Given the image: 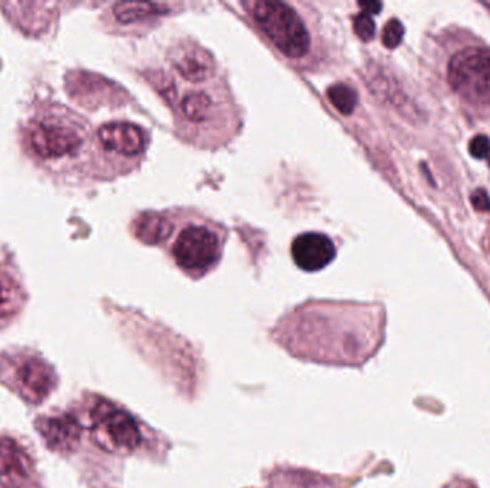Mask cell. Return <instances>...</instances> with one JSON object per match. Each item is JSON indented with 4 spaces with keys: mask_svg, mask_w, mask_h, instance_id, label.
<instances>
[{
    "mask_svg": "<svg viewBox=\"0 0 490 488\" xmlns=\"http://www.w3.org/2000/svg\"><path fill=\"white\" fill-rule=\"evenodd\" d=\"M20 145L36 168L58 181L88 174L95 163V132L64 105H35L20 126Z\"/></svg>",
    "mask_w": 490,
    "mask_h": 488,
    "instance_id": "cell-1",
    "label": "cell"
},
{
    "mask_svg": "<svg viewBox=\"0 0 490 488\" xmlns=\"http://www.w3.org/2000/svg\"><path fill=\"white\" fill-rule=\"evenodd\" d=\"M261 34L267 36L282 55L291 60H303L312 51L309 27L293 6L282 2H251L247 4Z\"/></svg>",
    "mask_w": 490,
    "mask_h": 488,
    "instance_id": "cell-2",
    "label": "cell"
},
{
    "mask_svg": "<svg viewBox=\"0 0 490 488\" xmlns=\"http://www.w3.org/2000/svg\"><path fill=\"white\" fill-rule=\"evenodd\" d=\"M207 83L193 85L179 97L168 98L175 106L179 128L186 130L188 137L205 141L221 135L219 130L225 116L233 119V111L224 98L223 88Z\"/></svg>",
    "mask_w": 490,
    "mask_h": 488,
    "instance_id": "cell-3",
    "label": "cell"
},
{
    "mask_svg": "<svg viewBox=\"0 0 490 488\" xmlns=\"http://www.w3.org/2000/svg\"><path fill=\"white\" fill-rule=\"evenodd\" d=\"M223 235L218 228L205 222L184 226L171 245L175 264L184 272L202 277L218 264L223 256Z\"/></svg>",
    "mask_w": 490,
    "mask_h": 488,
    "instance_id": "cell-4",
    "label": "cell"
},
{
    "mask_svg": "<svg viewBox=\"0 0 490 488\" xmlns=\"http://www.w3.org/2000/svg\"><path fill=\"white\" fill-rule=\"evenodd\" d=\"M447 81L469 104L490 106V49L464 48L454 53Z\"/></svg>",
    "mask_w": 490,
    "mask_h": 488,
    "instance_id": "cell-5",
    "label": "cell"
},
{
    "mask_svg": "<svg viewBox=\"0 0 490 488\" xmlns=\"http://www.w3.org/2000/svg\"><path fill=\"white\" fill-rule=\"evenodd\" d=\"M92 421L93 438L107 452L130 453L141 444V433L134 418L107 401L95 405Z\"/></svg>",
    "mask_w": 490,
    "mask_h": 488,
    "instance_id": "cell-6",
    "label": "cell"
},
{
    "mask_svg": "<svg viewBox=\"0 0 490 488\" xmlns=\"http://www.w3.org/2000/svg\"><path fill=\"white\" fill-rule=\"evenodd\" d=\"M148 135L135 123L114 121L95 130L97 161H137L146 152Z\"/></svg>",
    "mask_w": 490,
    "mask_h": 488,
    "instance_id": "cell-7",
    "label": "cell"
},
{
    "mask_svg": "<svg viewBox=\"0 0 490 488\" xmlns=\"http://www.w3.org/2000/svg\"><path fill=\"white\" fill-rule=\"evenodd\" d=\"M13 382L16 390L29 403H41L55 387L52 368L35 357H25L13 366Z\"/></svg>",
    "mask_w": 490,
    "mask_h": 488,
    "instance_id": "cell-8",
    "label": "cell"
},
{
    "mask_svg": "<svg viewBox=\"0 0 490 488\" xmlns=\"http://www.w3.org/2000/svg\"><path fill=\"white\" fill-rule=\"evenodd\" d=\"M170 60L178 78L191 85L214 81L216 62L205 49L197 44H190L188 42L179 44L172 51Z\"/></svg>",
    "mask_w": 490,
    "mask_h": 488,
    "instance_id": "cell-9",
    "label": "cell"
},
{
    "mask_svg": "<svg viewBox=\"0 0 490 488\" xmlns=\"http://www.w3.org/2000/svg\"><path fill=\"white\" fill-rule=\"evenodd\" d=\"M291 256L301 270L316 272L336 258V245L324 233H301L291 244Z\"/></svg>",
    "mask_w": 490,
    "mask_h": 488,
    "instance_id": "cell-10",
    "label": "cell"
},
{
    "mask_svg": "<svg viewBox=\"0 0 490 488\" xmlns=\"http://www.w3.org/2000/svg\"><path fill=\"white\" fill-rule=\"evenodd\" d=\"M28 453L11 438H0V488H23L32 477Z\"/></svg>",
    "mask_w": 490,
    "mask_h": 488,
    "instance_id": "cell-11",
    "label": "cell"
},
{
    "mask_svg": "<svg viewBox=\"0 0 490 488\" xmlns=\"http://www.w3.org/2000/svg\"><path fill=\"white\" fill-rule=\"evenodd\" d=\"M36 429L46 445L58 453L72 452L81 437L78 420L67 414L42 417L36 421Z\"/></svg>",
    "mask_w": 490,
    "mask_h": 488,
    "instance_id": "cell-12",
    "label": "cell"
},
{
    "mask_svg": "<svg viewBox=\"0 0 490 488\" xmlns=\"http://www.w3.org/2000/svg\"><path fill=\"white\" fill-rule=\"evenodd\" d=\"M27 303L22 282L12 274L8 266L0 264V327L15 319Z\"/></svg>",
    "mask_w": 490,
    "mask_h": 488,
    "instance_id": "cell-13",
    "label": "cell"
},
{
    "mask_svg": "<svg viewBox=\"0 0 490 488\" xmlns=\"http://www.w3.org/2000/svg\"><path fill=\"white\" fill-rule=\"evenodd\" d=\"M135 235L146 244H158L161 240H167L171 233V226L167 219L160 215H144L135 222Z\"/></svg>",
    "mask_w": 490,
    "mask_h": 488,
    "instance_id": "cell-14",
    "label": "cell"
},
{
    "mask_svg": "<svg viewBox=\"0 0 490 488\" xmlns=\"http://www.w3.org/2000/svg\"><path fill=\"white\" fill-rule=\"evenodd\" d=\"M163 4H116L112 8V13L116 22L121 25H132L135 22L146 20L165 12Z\"/></svg>",
    "mask_w": 490,
    "mask_h": 488,
    "instance_id": "cell-15",
    "label": "cell"
},
{
    "mask_svg": "<svg viewBox=\"0 0 490 488\" xmlns=\"http://www.w3.org/2000/svg\"><path fill=\"white\" fill-rule=\"evenodd\" d=\"M327 98L342 115H352L359 100L356 91L343 82H338L327 89Z\"/></svg>",
    "mask_w": 490,
    "mask_h": 488,
    "instance_id": "cell-16",
    "label": "cell"
},
{
    "mask_svg": "<svg viewBox=\"0 0 490 488\" xmlns=\"http://www.w3.org/2000/svg\"><path fill=\"white\" fill-rule=\"evenodd\" d=\"M405 27L398 19H391L383 29L382 42L387 49H396L403 41Z\"/></svg>",
    "mask_w": 490,
    "mask_h": 488,
    "instance_id": "cell-17",
    "label": "cell"
},
{
    "mask_svg": "<svg viewBox=\"0 0 490 488\" xmlns=\"http://www.w3.org/2000/svg\"><path fill=\"white\" fill-rule=\"evenodd\" d=\"M353 28L359 39H361L363 42H370L373 37H375V20H373L372 16L368 15V13H363V12L359 13V15L354 18Z\"/></svg>",
    "mask_w": 490,
    "mask_h": 488,
    "instance_id": "cell-18",
    "label": "cell"
},
{
    "mask_svg": "<svg viewBox=\"0 0 490 488\" xmlns=\"http://www.w3.org/2000/svg\"><path fill=\"white\" fill-rule=\"evenodd\" d=\"M469 152H470V155L476 158V160L486 158L490 152L489 138L486 135H476L472 141H470V144H469Z\"/></svg>",
    "mask_w": 490,
    "mask_h": 488,
    "instance_id": "cell-19",
    "label": "cell"
},
{
    "mask_svg": "<svg viewBox=\"0 0 490 488\" xmlns=\"http://www.w3.org/2000/svg\"><path fill=\"white\" fill-rule=\"evenodd\" d=\"M470 202L478 212L490 211V198L486 189L478 188L470 195Z\"/></svg>",
    "mask_w": 490,
    "mask_h": 488,
    "instance_id": "cell-20",
    "label": "cell"
},
{
    "mask_svg": "<svg viewBox=\"0 0 490 488\" xmlns=\"http://www.w3.org/2000/svg\"><path fill=\"white\" fill-rule=\"evenodd\" d=\"M361 9H363V13H368V15H377L382 11L383 4H377V2H368V4H359Z\"/></svg>",
    "mask_w": 490,
    "mask_h": 488,
    "instance_id": "cell-21",
    "label": "cell"
},
{
    "mask_svg": "<svg viewBox=\"0 0 490 488\" xmlns=\"http://www.w3.org/2000/svg\"><path fill=\"white\" fill-rule=\"evenodd\" d=\"M489 167H490V160H489Z\"/></svg>",
    "mask_w": 490,
    "mask_h": 488,
    "instance_id": "cell-22",
    "label": "cell"
}]
</instances>
